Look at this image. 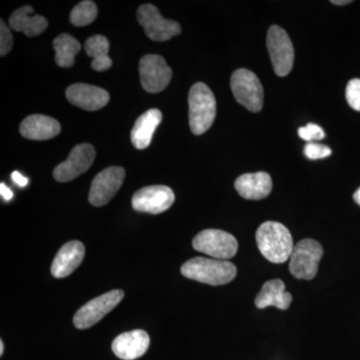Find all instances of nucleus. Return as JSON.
I'll return each mask as SVG.
<instances>
[{
    "instance_id": "obj_5",
    "label": "nucleus",
    "mask_w": 360,
    "mask_h": 360,
    "mask_svg": "<svg viewBox=\"0 0 360 360\" xmlns=\"http://www.w3.org/2000/svg\"><path fill=\"white\" fill-rule=\"evenodd\" d=\"M323 248L314 239H302L293 248L290 255V274L297 279L310 281L319 271Z\"/></svg>"
},
{
    "instance_id": "obj_8",
    "label": "nucleus",
    "mask_w": 360,
    "mask_h": 360,
    "mask_svg": "<svg viewBox=\"0 0 360 360\" xmlns=\"http://www.w3.org/2000/svg\"><path fill=\"white\" fill-rule=\"evenodd\" d=\"M137 20L144 28L146 35L153 41H167L181 32L179 23L162 18L158 7L153 4H143L139 7Z\"/></svg>"
},
{
    "instance_id": "obj_24",
    "label": "nucleus",
    "mask_w": 360,
    "mask_h": 360,
    "mask_svg": "<svg viewBox=\"0 0 360 360\" xmlns=\"http://www.w3.org/2000/svg\"><path fill=\"white\" fill-rule=\"evenodd\" d=\"M97 6L94 1L84 0L78 4L70 13V22L75 26H85L96 20Z\"/></svg>"
},
{
    "instance_id": "obj_29",
    "label": "nucleus",
    "mask_w": 360,
    "mask_h": 360,
    "mask_svg": "<svg viewBox=\"0 0 360 360\" xmlns=\"http://www.w3.org/2000/svg\"><path fill=\"white\" fill-rule=\"evenodd\" d=\"M11 179H13V181L15 182L18 186L25 187L28 184V179L23 176L22 174H20L18 172H13V174H11Z\"/></svg>"
},
{
    "instance_id": "obj_20",
    "label": "nucleus",
    "mask_w": 360,
    "mask_h": 360,
    "mask_svg": "<svg viewBox=\"0 0 360 360\" xmlns=\"http://www.w3.org/2000/svg\"><path fill=\"white\" fill-rule=\"evenodd\" d=\"M292 302V296L285 291V284L281 279H272L262 286V290L255 298L257 309H264L267 307H276L286 310Z\"/></svg>"
},
{
    "instance_id": "obj_10",
    "label": "nucleus",
    "mask_w": 360,
    "mask_h": 360,
    "mask_svg": "<svg viewBox=\"0 0 360 360\" xmlns=\"http://www.w3.org/2000/svg\"><path fill=\"white\" fill-rule=\"evenodd\" d=\"M142 87L149 94H158L167 89L172 77V68L158 54H148L139 61Z\"/></svg>"
},
{
    "instance_id": "obj_9",
    "label": "nucleus",
    "mask_w": 360,
    "mask_h": 360,
    "mask_svg": "<svg viewBox=\"0 0 360 360\" xmlns=\"http://www.w3.org/2000/svg\"><path fill=\"white\" fill-rule=\"evenodd\" d=\"M123 297H124V291L115 290L90 300L75 314L73 319L75 328L78 329L91 328L97 322L101 321L106 314H110L111 310L115 309Z\"/></svg>"
},
{
    "instance_id": "obj_15",
    "label": "nucleus",
    "mask_w": 360,
    "mask_h": 360,
    "mask_svg": "<svg viewBox=\"0 0 360 360\" xmlns=\"http://www.w3.org/2000/svg\"><path fill=\"white\" fill-rule=\"evenodd\" d=\"M149 343L150 340L148 333L141 329H135L118 335L113 340L111 348L118 359L134 360L148 352Z\"/></svg>"
},
{
    "instance_id": "obj_27",
    "label": "nucleus",
    "mask_w": 360,
    "mask_h": 360,
    "mask_svg": "<svg viewBox=\"0 0 360 360\" xmlns=\"http://www.w3.org/2000/svg\"><path fill=\"white\" fill-rule=\"evenodd\" d=\"M305 156L309 160H316L321 158H328L331 155V149L326 146L322 144L314 143V142H309L303 149Z\"/></svg>"
},
{
    "instance_id": "obj_22",
    "label": "nucleus",
    "mask_w": 360,
    "mask_h": 360,
    "mask_svg": "<svg viewBox=\"0 0 360 360\" xmlns=\"http://www.w3.org/2000/svg\"><path fill=\"white\" fill-rule=\"evenodd\" d=\"M85 51L92 58L91 68L94 70L106 71L112 66V60L108 56L110 41L103 35H94L85 41Z\"/></svg>"
},
{
    "instance_id": "obj_11",
    "label": "nucleus",
    "mask_w": 360,
    "mask_h": 360,
    "mask_svg": "<svg viewBox=\"0 0 360 360\" xmlns=\"http://www.w3.org/2000/svg\"><path fill=\"white\" fill-rule=\"evenodd\" d=\"M124 177V168L120 167H110L99 172L92 180L89 202L96 207L108 205L120 191Z\"/></svg>"
},
{
    "instance_id": "obj_16",
    "label": "nucleus",
    "mask_w": 360,
    "mask_h": 360,
    "mask_svg": "<svg viewBox=\"0 0 360 360\" xmlns=\"http://www.w3.org/2000/svg\"><path fill=\"white\" fill-rule=\"evenodd\" d=\"M85 255V248L80 241L65 243L59 250L51 265V274L56 278L70 276L82 264Z\"/></svg>"
},
{
    "instance_id": "obj_32",
    "label": "nucleus",
    "mask_w": 360,
    "mask_h": 360,
    "mask_svg": "<svg viewBox=\"0 0 360 360\" xmlns=\"http://www.w3.org/2000/svg\"><path fill=\"white\" fill-rule=\"evenodd\" d=\"M354 200L357 205H360V187L354 194Z\"/></svg>"
},
{
    "instance_id": "obj_4",
    "label": "nucleus",
    "mask_w": 360,
    "mask_h": 360,
    "mask_svg": "<svg viewBox=\"0 0 360 360\" xmlns=\"http://www.w3.org/2000/svg\"><path fill=\"white\" fill-rule=\"evenodd\" d=\"M234 98L251 112H259L264 108V87L252 71L240 68L234 71L231 79Z\"/></svg>"
},
{
    "instance_id": "obj_25",
    "label": "nucleus",
    "mask_w": 360,
    "mask_h": 360,
    "mask_svg": "<svg viewBox=\"0 0 360 360\" xmlns=\"http://www.w3.org/2000/svg\"><path fill=\"white\" fill-rule=\"evenodd\" d=\"M345 96L350 108L360 111V79L354 78L348 82Z\"/></svg>"
},
{
    "instance_id": "obj_14",
    "label": "nucleus",
    "mask_w": 360,
    "mask_h": 360,
    "mask_svg": "<svg viewBox=\"0 0 360 360\" xmlns=\"http://www.w3.org/2000/svg\"><path fill=\"white\" fill-rule=\"evenodd\" d=\"M65 94L71 104L89 111L101 110L110 103V98L105 89L86 84L70 85Z\"/></svg>"
},
{
    "instance_id": "obj_3",
    "label": "nucleus",
    "mask_w": 360,
    "mask_h": 360,
    "mask_svg": "<svg viewBox=\"0 0 360 360\" xmlns=\"http://www.w3.org/2000/svg\"><path fill=\"white\" fill-rule=\"evenodd\" d=\"M189 127L193 134L201 135L212 127L217 116V101L207 85L193 84L188 94Z\"/></svg>"
},
{
    "instance_id": "obj_2",
    "label": "nucleus",
    "mask_w": 360,
    "mask_h": 360,
    "mask_svg": "<svg viewBox=\"0 0 360 360\" xmlns=\"http://www.w3.org/2000/svg\"><path fill=\"white\" fill-rule=\"evenodd\" d=\"M182 276L210 285H224L233 281L238 274L236 265L227 260L194 257L181 266Z\"/></svg>"
},
{
    "instance_id": "obj_31",
    "label": "nucleus",
    "mask_w": 360,
    "mask_h": 360,
    "mask_svg": "<svg viewBox=\"0 0 360 360\" xmlns=\"http://www.w3.org/2000/svg\"><path fill=\"white\" fill-rule=\"evenodd\" d=\"M352 1H350V0H340V1H338V0H335V1H331V4H335V6H345V4H352Z\"/></svg>"
},
{
    "instance_id": "obj_28",
    "label": "nucleus",
    "mask_w": 360,
    "mask_h": 360,
    "mask_svg": "<svg viewBox=\"0 0 360 360\" xmlns=\"http://www.w3.org/2000/svg\"><path fill=\"white\" fill-rule=\"evenodd\" d=\"M13 37L4 20L0 21V56H6L13 49Z\"/></svg>"
},
{
    "instance_id": "obj_18",
    "label": "nucleus",
    "mask_w": 360,
    "mask_h": 360,
    "mask_svg": "<svg viewBox=\"0 0 360 360\" xmlns=\"http://www.w3.org/2000/svg\"><path fill=\"white\" fill-rule=\"evenodd\" d=\"M241 198L250 200H260L267 198L272 191L271 177L266 172L240 175L234 184Z\"/></svg>"
},
{
    "instance_id": "obj_33",
    "label": "nucleus",
    "mask_w": 360,
    "mask_h": 360,
    "mask_svg": "<svg viewBox=\"0 0 360 360\" xmlns=\"http://www.w3.org/2000/svg\"><path fill=\"white\" fill-rule=\"evenodd\" d=\"M4 341L0 340V355L4 354Z\"/></svg>"
},
{
    "instance_id": "obj_17",
    "label": "nucleus",
    "mask_w": 360,
    "mask_h": 360,
    "mask_svg": "<svg viewBox=\"0 0 360 360\" xmlns=\"http://www.w3.org/2000/svg\"><path fill=\"white\" fill-rule=\"evenodd\" d=\"M60 123L51 116L32 115L21 122L20 131L25 139L47 141L60 134Z\"/></svg>"
},
{
    "instance_id": "obj_21",
    "label": "nucleus",
    "mask_w": 360,
    "mask_h": 360,
    "mask_svg": "<svg viewBox=\"0 0 360 360\" xmlns=\"http://www.w3.org/2000/svg\"><path fill=\"white\" fill-rule=\"evenodd\" d=\"M162 120L160 110L153 108L144 112L137 118L131 129V142L137 149H146L150 144L153 134Z\"/></svg>"
},
{
    "instance_id": "obj_13",
    "label": "nucleus",
    "mask_w": 360,
    "mask_h": 360,
    "mask_svg": "<svg viewBox=\"0 0 360 360\" xmlns=\"http://www.w3.org/2000/svg\"><path fill=\"white\" fill-rule=\"evenodd\" d=\"M96 158V149L91 144L75 146L68 160L54 168L53 177L59 182L71 181L89 169Z\"/></svg>"
},
{
    "instance_id": "obj_7",
    "label": "nucleus",
    "mask_w": 360,
    "mask_h": 360,
    "mask_svg": "<svg viewBox=\"0 0 360 360\" xmlns=\"http://www.w3.org/2000/svg\"><path fill=\"white\" fill-rule=\"evenodd\" d=\"M193 248L215 259H231L236 255L238 243L229 232L220 229H205L193 240Z\"/></svg>"
},
{
    "instance_id": "obj_23",
    "label": "nucleus",
    "mask_w": 360,
    "mask_h": 360,
    "mask_svg": "<svg viewBox=\"0 0 360 360\" xmlns=\"http://www.w3.org/2000/svg\"><path fill=\"white\" fill-rule=\"evenodd\" d=\"M53 47L56 65L70 68L75 65V56L82 49V44L70 34L63 33L53 40Z\"/></svg>"
},
{
    "instance_id": "obj_19",
    "label": "nucleus",
    "mask_w": 360,
    "mask_h": 360,
    "mask_svg": "<svg viewBox=\"0 0 360 360\" xmlns=\"http://www.w3.org/2000/svg\"><path fill=\"white\" fill-rule=\"evenodd\" d=\"M49 22L44 16L34 14L32 6H26L16 9L9 18V26L14 32H23L28 37L41 34Z\"/></svg>"
},
{
    "instance_id": "obj_6",
    "label": "nucleus",
    "mask_w": 360,
    "mask_h": 360,
    "mask_svg": "<svg viewBox=\"0 0 360 360\" xmlns=\"http://www.w3.org/2000/svg\"><path fill=\"white\" fill-rule=\"evenodd\" d=\"M266 45L276 75L281 77L290 75L295 63V49L288 32L281 26L272 25L267 32Z\"/></svg>"
},
{
    "instance_id": "obj_12",
    "label": "nucleus",
    "mask_w": 360,
    "mask_h": 360,
    "mask_svg": "<svg viewBox=\"0 0 360 360\" xmlns=\"http://www.w3.org/2000/svg\"><path fill=\"white\" fill-rule=\"evenodd\" d=\"M175 200L172 188L165 186H146L132 196L131 205L139 212L160 214L172 207Z\"/></svg>"
},
{
    "instance_id": "obj_26",
    "label": "nucleus",
    "mask_w": 360,
    "mask_h": 360,
    "mask_svg": "<svg viewBox=\"0 0 360 360\" xmlns=\"http://www.w3.org/2000/svg\"><path fill=\"white\" fill-rule=\"evenodd\" d=\"M298 135L303 141L312 142L314 141H321L326 137V132L319 125L314 123H309L307 127H300L298 129Z\"/></svg>"
},
{
    "instance_id": "obj_30",
    "label": "nucleus",
    "mask_w": 360,
    "mask_h": 360,
    "mask_svg": "<svg viewBox=\"0 0 360 360\" xmlns=\"http://www.w3.org/2000/svg\"><path fill=\"white\" fill-rule=\"evenodd\" d=\"M0 193H1V196L4 198V200L9 201L13 200V193L11 189L8 188L4 184H0Z\"/></svg>"
},
{
    "instance_id": "obj_1",
    "label": "nucleus",
    "mask_w": 360,
    "mask_h": 360,
    "mask_svg": "<svg viewBox=\"0 0 360 360\" xmlns=\"http://www.w3.org/2000/svg\"><path fill=\"white\" fill-rule=\"evenodd\" d=\"M255 238L262 255L274 264L288 262L295 248L290 231L276 221H266L260 225Z\"/></svg>"
}]
</instances>
